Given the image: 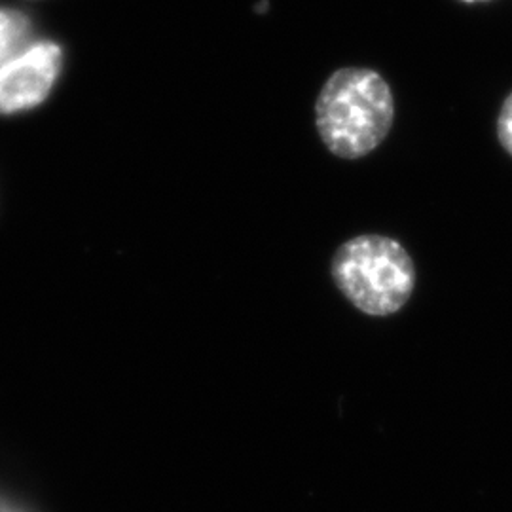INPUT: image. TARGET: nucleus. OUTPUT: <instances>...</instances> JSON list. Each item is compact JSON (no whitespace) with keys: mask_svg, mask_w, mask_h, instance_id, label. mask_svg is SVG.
I'll list each match as a JSON object with an SVG mask.
<instances>
[{"mask_svg":"<svg viewBox=\"0 0 512 512\" xmlns=\"http://www.w3.org/2000/svg\"><path fill=\"white\" fill-rule=\"evenodd\" d=\"M497 137H499V143L512 156V93L505 99L501 112H499Z\"/></svg>","mask_w":512,"mask_h":512,"instance_id":"nucleus-5","label":"nucleus"},{"mask_svg":"<svg viewBox=\"0 0 512 512\" xmlns=\"http://www.w3.org/2000/svg\"><path fill=\"white\" fill-rule=\"evenodd\" d=\"M31 21L23 14L0 8V67L23 54L31 44Z\"/></svg>","mask_w":512,"mask_h":512,"instance_id":"nucleus-4","label":"nucleus"},{"mask_svg":"<svg viewBox=\"0 0 512 512\" xmlns=\"http://www.w3.org/2000/svg\"><path fill=\"white\" fill-rule=\"evenodd\" d=\"M0 512H21L16 511L14 507H10V505H6V503H0Z\"/></svg>","mask_w":512,"mask_h":512,"instance_id":"nucleus-6","label":"nucleus"},{"mask_svg":"<svg viewBox=\"0 0 512 512\" xmlns=\"http://www.w3.org/2000/svg\"><path fill=\"white\" fill-rule=\"evenodd\" d=\"M332 279L357 310L385 317L403 310L410 300L416 268L399 241L368 234L338 247Z\"/></svg>","mask_w":512,"mask_h":512,"instance_id":"nucleus-2","label":"nucleus"},{"mask_svg":"<svg viewBox=\"0 0 512 512\" xmlns=\"http://www.w3.org/2000/svg\"><path fill=\"white\" fill-rule=\"evenodd\" d=\"M461 2H469V4H475V2H488V0H461Z\"/></svg>","mask_w":512,"mask_h":512,"instance_id":"nucleus-7","label":"nucleus"},{"mask_svg":"<svg viewBox=\"0 0 512 512\" xmlns=\"http://www.w3.org/2000/svg\"><path fill=\"white\" fill-rule=\"evenodd\" d=\"M61 71V48L37 42L0 67V114L38 107L54 88Z\"/></svg>","mask_w":512,"mask_h":512,"instance_id":"nucleus-3","label":"nucleus"},{"mask_svg":"<svg viewBox=\"0 0 512 512\" xmlns=\"http://www.w3.org/2000/svg\"><path fill=\"white\" fill-rule=\"evenodd\" d=\"M395 120V101L384 76L346 67L329 76L315 103V124L338 158L359 160L384 143Z\"/></svg>","mask_w":512,"mask_h":512,"instance_id":"nucleus-1","label":"nucleus"}]
</instances>
